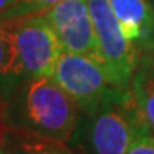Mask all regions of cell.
Segmentation results:
<instances>
[{
    "instance_id": "obj_1",
    "label": "cell",
    "mask_w": 154,
    "mask_h": 154,
    "mask_svg": "<svg viewBox=\"0 0 154 154\" xmlns=\"http://www.w3.org/2000/svg\"><path fill=\"white\" fill-rule=\"evenodd\" d=\"M79 114L78 103L51 78H26L0 104V125L67 143L78 128Z\"/></svg>"
},
{
    "instance_id": "obj_9",
    "label": "cell",
    "mask_w": 154,
    "mask_h": 154,
    "mask_svg": "<svg viewBox=\"0 0 154 154\" xmlns=\"http://www.w3.org/2000/svg\"><path fill=\"white\" fill-rule=\"evenodd\" d=\"M26 79L11 20H0V104Z\"/></svg>"
},
{
    "instance_id": "obj_10",
    "label": "cell",
    "mask_w": 154,
    "mask_h": 154,
    "mask_svg": "<svg viewBox=\"0 0 154 154\" xmlns=\"http://www.w3.org/2000/svg\"><path fill=\"white\" fill-rule=\"evenodd\" d=\"M0 148L5 154H73L66 143L8 128H0Z\"/></svg>"
},
{
    "instance_id": "obj_8",
    "label": "cell",
    "mask_w": 154,
    "mask_h": 154,
    "mask_svg": "<svg viewBox=\"0 0 154 154\" xmlns=\"http://www.w3.org/2000/svg\"><path fill=\"white\" fill-rule=\"evenodd\" d=\"M128 94L143 131L154 137V61L151 58L137 56Z\"/></svg>"
},
{
    "instance_id": "obj_15",
    "label": "cell",
    "mask_w": 154,
    "mask_h": 154,
    "mask_svg": "<svg viewBox=\"0 0 154 154\" xmlns=\"http://www.w3.org/2000/svg\"><path fill=\"white\" fill-rule=\"evenodd\" d=\"M0 154H5V152H3V151H2V148H0Z\"/></svg>"
},
{
    "instance_id": "obj_4",
    "label": "cell",
    "mask_w": 154,
    "mask_h": 154,
    "mask_svg": "<svg viewBox=\"0 0 154 154\" xmlns=\"http://www.w3.org/2000/svg\"><path fill=\"white\" fill-rule=\"evenodd\" d=\"M11 22L26 78H51L64 50L47 16L34 13Z\"/></svg>"
},
{
    "instance_id": "obj_6",
    "label": "cell",
    "mask_w": 154,
    "mask_h": 154,
    "mask_svg": "<svg viewBox=\"0 0 154 154\" xmlns=\"http://www.w3.org/2000/svg\"><path fill=\"white\" fill-rule=\"evenodd\" d=\"M44 14L50 20L62 50L100 61L98 41L87 0H62Z\"/></svg>"
},
{
    "instance_id": "obj_16",
    "label": "cell",
    "mask_w": 154,
    "mask_h": 154,
    "mask_svg": "<svg viewBox=\"0 0 154 154\" xmlns=\"http://www.w3.org/2000/svg\"><path fill=\"white\" fill-rule=\"evenodd\" d=\"M0 128H2V125H0Z\"/></svg>"
},
{
    "instance_id": "obj_11",
    "label": "cell",
    "mask_w": 154,
    "mask_h": 154,
    "mask_svg": "<svg viewBox=\"0 0 154 154\" xmlns=\"http://www.w3.org/2000/svg\"><path fill=\"white\" fill-rule=\"evenodd\" d=\"M26 0H0V20H11L22 17Z\"/></svg>"
},
{
    "instance_id": "obj_3",
    "label": "cell",
    "mask_w": 154,
    "mask_h": 154,
    "mask_svg": "<svg viewBox=\"0 0 154 154\" xmlns=\"http://www.w3.org/2000/svg\"><path fill=\"white\" fill-rule=\"evenodd\" d=\"M87 3L98 41L100 61L111 84L122 92H126L137 64L134 45L125 38L109 0H87Z\"/></svg>"
},
{
    "instance_id": "obj_13",
    "label": "cell",
    "mask_w": 154,
    "mask_h": 154,
    "mask_svg": "<svg viewBox=\"0 0 154 154\" xmlns=\"http://www.w3.org/2000/svg\"><path fill=\"white\" fill-rule=\"evenodd\" d=\"M59 2H62V0H26L22 16L34 14V13H45L47 10H50L51 6H55Z\"/></svg>"
},
{
    "instance_id": "obj_7",
    "label": "cell",
    "mask_w": 154,
    "mask_h": 154,
    "mask_svg": "<svg viewBox=\"0 0 154 154\" xmlns=\"http://www.w3.org/2000/svg\"><path fill=\"white\" fill-rule=\"evenodd\" d=\"M122 31L135 50V55L154 48V8L149 0H109Z\"/></svg>"
},
{
    "instance_id": "obj_2",
    "label": "cell",
    "mask_w": 154,
    "mask_h": 154,
    "mask_svg": "<svg viewBox=\"0 0 154 154\" xmlns=\"http://www.w3.org/2000/svg\"><path fill=\"white\" fill-rule=\"evenodd\" d=\"M86 117L84 143L89 154H126L139 134H146L128 90L111 89L103 103Z\"/></svg>"
},
{
    "instance_id": "obj_12",
    "label": "cell",
    "mask_w": 154,
    "mask_h": 154,
    "mask_svg": "<svg viewBox=\"0 0 154 154\" xmlns=\"http://www.w3.org/2000/svg\"><path fill=\"white\" fill-rule=\"evenodd\" d=\"M126 154H154V137L151 134H139Z\"/></svg>"
},
{
    "instance_id": "obj_14",
    "label": "cell",
    "mask_w": 154,
    "mask_h": 154,
    "mask_svg": "<svg viewBox=\"0 0 154 154\" xmlns=\"http://www.w3.org/2000/svg\"><path fill=\"white\" fill-rule=\"evenodd\" d=\"M137 56H148V58H151V59L154 61V50H151V51H148V53H143V55H137Z\"/></svg>"
},
{
    "instance_id": "obj_5",
    "label": "cell",
    "mask_w": 154,
    "mask_h": 154,
    "mask_svg": "<svg viewBox=\"0 0 154 154\" xmlns=\"http://www.w3.org/2000/svg\"><path fill=\"white\" fill-rule=\"evenodd\" d=\"M51 79L75 100L84 115L92 114L114 89L100 61L67 51L58 59Z\"/></svg>"
}]
</instances>
